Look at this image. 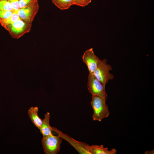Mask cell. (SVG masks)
Wrapping results in <instances>:
<instances>
[{"mask_svg": "<svg viewBox=\"0 0 154 154\" xmlns=\"http://www.w3.org/2000/svg\"><path fill=\"white\" fill-rule=\"evenodd\" d=\"M53 131L57 133L58 136L68 142L80 154H92L89 149V145L88 144L75 140L55 127H53Z\"/></svg>", "mask_w": 154, "mask_h": 154, "instance_id": "cell-6", "label": "cell"}, {"mask_svg": "<svg viewBox=\"0 0 154 154\" xmlns=\"http://www.w3.org/2000/svg\"><path fill=\"white\" fill-rule=\"evenodd\" d=\"M15 11H8L0 10V20L10 17Z\"/></svg>", "mask_w": 154, "mask_h": 154, "instance_id": "cell-17", "label": "cell"}, {"mask_svg": "<svg viewBox=\"0 0 154 154\" xmlns=\"http://www.w3.org/2000/svg\"><path fill=\"white\" fill-rule=\"evenodd\" d=\"M31 24L20 19L5 28L8 31L12 37L18 38L29 32Z\"/></svg>", "mask_w": 154, "mask_h": 154, "instance_id": "cell-4", "label": "cell"}, {"mask_svg": "<svg viewBox=\"0 0 154 154\" xmlns=\"http://www.w3.org/2000/svg\"><path fill=\"white\" fill-rule=\"evenodd\" d=\"M21 19L17 12L15 11L10 17L6 19H0V24L5 28L16 21Z\"/></svg>", "mask_w": 154, "mask_h": 154, "instance_id": "cell-13", "label": "cell"}, {"mask_svg": "<svg viewBox=\"0 0 154 154\" xmlns=\"http://www.w3.org/2000/svg\"><path fill=\"white\" fill-rule=\"evenodd\" d=\"M9 1L14 11H17L19 9V0H9Z\"/></svg>", "mask_w": 154, "mask_h": 154, "instance_id": "cell-18", "label": "cell"}, {"mask_svg": "<svg viewBox=\"0 0 154 154\" xmlns=\"http://www.w3.org/2000/svg\"><path fill=\"white\" fill-rule=\"evenodd\" d=\"M106 100L101 97L92 95L91 104L93 110L92 118L94 121H100L109 116L110 114Z\"/></svg>", "mask_w": 154, "mask_h": 154, "instance_id": "cell-1", "label": "cell"}, {"mask_svg": "<svg viewBox=\"0 0 154 154\" xmlns=\"http://www.w3.org/2000/svg\"><path fill=\"white\" fill-rule=\"evenodd\" d=\"M62 139L58 136L53 135L43 137L41 143L46 154H56L60 150Z\"/></svg>", "mask_w": 154, "mask_h": 154, "instance_id": "cell-3", "label": "cell"}, {"mask_svg": "<svg viewBox=\"0 0 154 154\" xmlns=\"http://www.w3.org/2000/svg\"><path fill=\"white\" fill-rule=\"evenodd\" d=\"M50 114L47 112L44 115V118L42 119V124L40 129V133L43 137L52 135L53 131V127L50 126L49 123Z\"/></svg>", "mask_w": 154, "mask_h": 154, "instance_id": "cell-9", "label": "cell"}, {"mask_svg": "<svg viewBox=\"0 0 154 154\" xmlns=\"http://www.w3.org/2000/svg\"><path fill=\"white\" fill-rule=\"evenodd\" d=\"M89 149L92 154H115L117 152L115 149L109 150L107 147H104L102 145H89Z\"/></svg>", "mask_w": 154, "mask_h": 154, "instance_id": "cell-11", "label": "cell"}, {"mask_svg": "<svg viewBox=\"0 0 154 154\" xmlns=\"http://www.w3.org/2000/svg\"><path fill=\"white\" fill-rule=\"evenodd\" d=\"M0 10L15 11L13 9L9 0H0Z\"/></svg>", "mask_w": 154, "mask_h": 154, "instance_id": "cell-14", "label": "cell"}, {"mask_svg": "<svg viewBox=\"0 0 154 154\" xmlns=\"http://www.w3.org/2000/svg\"><path fill=\"white\" fill-rule=\"evenodd\" d=\"M87 87L92 95H96L107 100V95L105 86L93 74L89 73L88 76Z\"/></svg>", "mask_w": 154, "mask_h": 154, "instance_id": "cell-5", "label": "cell"}, {"mask_svg": "<svg viewBox=\"0 0 154 154\" xmlns=\"http://www.w3.org/2000/svg\"><path fill=\"white\" fill-rule=\"evenodd\" d=\"M82 59L87 67L89 73L93 74L100 59L95 54L92 48L84 52Z\"/></svg>", "mask_w": 154, "mask_h": 154, "instance_id": "cell-8", "label": "cell"}, {"mask_svg": "<svg viewBox=\"0 0 154 154\" xmlns=\"http://www.w3.org/2000/svg\"><path fill=\"white\" fill-rule=\"evenodd\" d=\"M37 1L38 0H19V9L29 6Z\"/></svg>", "mask_w": 154, "mask_h": 154, "instance_id": "cell-15", "label": "cell"}, {"mask_svg": "<svg viewBox=\"0 0 154 154\" xmlns=\"http://www.w3.org/2000/svg\"><path fill=\"white\" fill-rule=\"evenodd\" d=\"M38 108L37 107H31L28 110V115L33 124L40 129L42 119L38 115Z\"/></svg>", "mask_w": 154, "mask_h": 154, "instance_id": "cell-10", "label": "cell"}, {"mask_svg": "<svg viewBox=\"0 0 154 154\" xmlns=\"http://www.w3.org/2000/svg\"><path fill=\"white\" fill-rule=\"evenodd\" d=\"M154 151L152 150L151 151H147L145 154H154Z\"/></svg>", "mask_w": 154, "mask_h": 154, "instance_id": "cell-19", "label": "cell"}, {"mask_svg": "<svg viewBox=\"0 0 154 154\" xmlns=\"http://www.w3.org/2000/svg\"><path fill=\"white\" fill-rule=\"evenodd\" d=\"M52 1L58 8L62 10L68 9L74 5L73 0H52Z\"/></svg>", "mask_w": 154, "mask_h": 154, "instance_id": "cell-12", "label": "cell"}, {"mask_svg": "<svg viewBox=\"0 0 154 154\" xmlns=\"http://www.w3.org/2000/svg\"><path fill=\"white\" fill-rule=\"evenodd\" d=\"M107 60L106 58L100 60L98 65L93 74L95 76L104 86L110 80L114 78L113 74L110 73V71L112 70V66L107 63Z\"/></svg>", "mask_w": 154, "mask_h": 154, "instance_id": "cell-2", "label": "cell"}, {"mask_svg": "<svg viewBox=\"0 0 154 154\" xmlns=\"http://www.w3.org/2000/svg\"><path fill=\"white\" fill-rule=\"evenodd\" d=\"M74 5L84 7L90 3L92 0H73Z\"/></svg>", "mask_w": 154, "mask_h": 154, "instance_id": "cell-16", "label": "cell"}, {"mask_svg": "<svg viewBox=\"0 0 154 154\" xmlns=\"http://www.w3.org/2000/svg\"><path fill=\"white\" fill-rule=\"evenodd\" d=\"M39 9L38 1L27 7L19 9L18 13L20 19L32 23Z\"/></svg>", "mask_w": 154, "mask_h": 154, "instance_id": "cell-7", "label": "cell"}]
</instances>
